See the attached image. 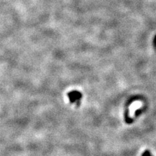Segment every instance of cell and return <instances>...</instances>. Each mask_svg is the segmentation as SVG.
I'll return each instance as SVG.
<instances>
[{"mask_svg":"<svg viewBox=\"0 0 156 156\" xmlns=\"http://www.w3.org/2000/svg\"><path fill=\"white\" fill-rule=\"evenodd\" d=\"M68 96L69 98L70 101L72 102V103H75V102H77V105H79L80 101L82 98V94L79 91L74 90V91L70 92L68 94Z\"/></svg>","mask_w":156,"mask_h":156,"instance_id":"cell-1","label":"cell"},{"mask_svg":"<svg viewBox=\"0 0 156 156\" xmlns=\"http://www.w3.org/2000/svg\"><path fill=\"white\" fill-rule=\"evenodd\" d=\"M141 106V103L140 101H136V102H133V103L131 104V105L129 107V113L131 115H132L134 113V111L138 109L139 107H140Z\"/></svg>","mask_w":156,"mask_h":156,"instance_id":"cell-2","label":"cell"},{"mask_svg":"<svg viewBox=\"0 0 156 156\" xmlns=\"http://www.w3.org/2000/svg\"><path fill=\"white\" fill-rule=\"evenodd\" d=\"M142 156H152V155L150 153V152L148 150H146L143 153Z\"/></svg>","mask_w":156,"mask_h":156,"instance_id":"cell-3","label":"cell"}]
</instances>
